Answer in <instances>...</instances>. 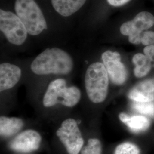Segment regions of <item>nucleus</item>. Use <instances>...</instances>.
<instances>
[{
    "label": "nucleus",
    "instance_id": "1",
    "mask_svg": "<svg viewBox=\"0 0 154 154\" xmlns=\"http://www.w3.org/2000/svg\"><path fill=\"white\" fill-rule=\"evenodd\" d=\"M74 62L65 51L57 48H48L40 53L31 64V70L37 75L67 74L72 72Z\"/></svg>",
    "mask_w": 154,
    "mask_h": 154
},
{
    "label": "nucleus",
    "instance_id": "2",
    "mask_svg": "<svg viewBox=\"0 0 154 154\" xmlns=\"http://www.w3.org/2000/svg\"><path fill=\"white\" fill-rule=\"evenodd\" d=\"M109 77L103 63L97 62L88 66L85 83L87 95L92 102L100 103L105 101L108 93Z\"/></svg>",
    "mask_w": 154,
    "mask_h": 154
},
{
    "label": "nucleus",
    "instance_id": "3",
    "mask_svg": "<svg viewBox=\"0 0 154 154\" xmlns=\"http://www.w3.org/2000/svg\"><path fill=\"white\" fill-rule=\"evenodd\" d=\"M14 9L29 34L37 35L47 29L44 15L35 0H16Z\"/></svg>",
    "mask_w": 154,
    "mask_h": 154
},
{
    "label": "nucleus",
    "instance_id": "4",
    "mask_svg": "<svg viewBox=\"0 0 154 154\" xmlns=\"http://www.w3.org/2000/svg\"><path fill=\"white\" fill-rule=\"evenodd\" d=\"M81 93L75 86L67 87L66 81L59 78L50 83L43 98V105L50 107L60 103L66 107H72L79 102Z\"/></svg>",
    "mask_w": 154,
    "mask_h": 154
},
{
    "label": "nucleus",
    "instance_id": "5",
    "mask_svg": "<svg viewBox=\"0 0 154 154\" xmlns=\"http://www.w3.org/2000/svg\"><path fill=\"white\" fill-rule=\"evenodd\" d=\"M0 30L11 44H23L28 37V31L22 21L13 12L0 10Z\"/></svg>",
    "mask_w": 154,
    "mask_h": 154
},
{
    "label": "nucleus",
    "instance_id": "6",
    "mask_svg": "<svg viewBox=\"0 0 154 154\" xmlns=\"http://www.w3.org/2000/svg\"><path fill=\"white\" fill-rule=\"evenodd\" d=\"M56 134L65 147L68 154H79L81 151L84 140L75 119L68 118L65 120L57 130Z\"/></svg>",
    "mask_w": 154,
    "mask_h": 154
},
{
    "label": "nucleus",
    "instance_id": "7",
    "mask_svg": "<svg viewBox=\"0 0 154 154\" xmlns=\"http://www.w3.org/2000/svg\"><path fill=\"white\" fill-rule=\"evenodd\" d=\"M154 25V16L149 11H141L132 20L123 23L120 28V32L123 35L128 37L130 43L140 44L143 32L152 28Z\"/></svg>",
    "mask_w": 154,
    "mask_h": 154
},
{
    "label": "nucleus",
    "instance_id": "8",
    "mask_svg": "<svg viewBox=\"0 0 154 154\" xmlns=\"http://www.w3.org/2000/svg\"><path fill=\"white\" fill-rule=\"evenodd\" d=\"M102 59L111 82L116 85H122L127 78V71L121 62L120 54L107 50L102 54Z\"/></svg>",
    "mask_w": 154,
    "mask_h": 154
},
{
    "label": "nucleus",
    "instance_id": "9",
    "mask_svg": "<svg viewBox=\"0 0 154 154\" xmlns=\"http://www.w3.org/2000/svg\"><path fill=\"white\" fill-rule=\"evenodd\" d=\"M42 140L41 135L33 130H27L19 134L9 144L10 148L17 152H31L39 148Z\"/></svg>",
    "mask_w": 154,
    "mask_h": 154
},
{
    "label": "nucleus",
    "instance_id": "10",
    "mask_svg": "<svg viewBox=\"0 0 154 154\" xmlns=\"http://www.w3.org/2000/svg\"><path fill=\"white\" fill-rule=\"evenodd\" d=\"M21 77V69L9 63L0 65V91H4L13 88Z\"/></svg>",
    "mask_w": 154,
    "mask_h": 154
},
{
    "label": "nucleus",
    "instance_id": "11",
    "mask_svg": "<svg viewBox=\"0 0 154 154\" xmlns=\"http://www.w3.org/2000/svg\"><path fill=\"white\" fill-rule=\"evenodd\" d=\"M128 97L133 101L149 102L154 100V78L138 83L128 94Z\"/></svg>",
    "mask_w": 154,
    "mask_h": 154
},
{
    "label": "nucleus",
    "instance_id": "12",
    "mask_svg": "<svg viewBox=\"0 0 154 154\" xmlns=\"http://www.w3.org/2000/svg\"><path fill=\"white\" fill-rule=\"evenodd\" d=\"M119 119L125 124L128 128L134 133H140L148 130L151 121L149 118L143 116H128L125 113H121Z\"/></svg>",
    "mask_w": 154,
    "mask_h": 154
},
{
    "label": "nucleus",
    "instance_id": "13",
    "mask_svg": "<svg viewBox=\"0 0 154 154\" xmlns=\"http://www.w3.org/2000/svg\"><path fill=\"white\" fill-rule=\"evenodd\" d=\"M87 0H51V4L62 16H71L85 5Z\"/></svg>",
    "mask_w": 154,
    "mask_h": 154
},
{
    "label": "nucleus",
    "instance_id": "14",
    "mask_svg": "<svg viewBox=\"0 0 154 154\" xmlns=\"http://www.w3.org/2000/svg\"><path fill=\"white\" fill-rule=\"evenodd\" d=\"M23 126L21 119L16 117H6L1 116L0 118V134L3 137H11L19 132Z\"/></svg>",
    "mask_w": 154,
    "mask_h": 154
},
{
    "label": "nucleus",
    "instance_id": "15",
    "mask_svg": "<svg viewBox=\"0 0 154 154\" xmlns=\"http://www.w3.org/2000/svg\"><path fill=\"white\" fill-rule=\"evenodd\" d=\"M132 62L135 65L134 75L137 78H143L147 75L152 67V62L143 54L137 53L132 57Z\"/></svg>",
    "mask_w": 154,
    "mask_h": 154
},
{
    "label": "nucleus",
    "instance_id": "16",
    "mask_svg": "<svg viewBox=\"0 0 154 154\" xmlns=\"http://www.w3.org/2000/svg\"><path fill=\"white\" fill-rule=\"evenodd\" d=\"M102 146L98 139H88V144L83 147L81 154H102Z\"/></svg>",
    "mask_w": 154,
    "mask_h": 154
},
{
    "label": "nucleus",
    "instance_id": "17",
    "mask_svg": "<svg viewBox=\"0 0 154 154\" xmlns=\"http://www.w3.org/2000/svg\"><path fill=\"white\" fill-rule=\"evenodd\" d=\"M132 107L134 110L142 114L149 116L154 115V103L152 102H143L134 101Z\"/></svg>",
    "mask_w": 154,
    "mask_h": 154
},
{
    "label": "nucleus",
    "instance_id": "18",
    "mask_svg": "<svg viewBox=\"0 0 154 154\" xmlns=\"http://www.w3.org/2000/svg\"><path fill=\"white\" fill-rule=\"evenodd\" d=\"M140 150L138 146L131 142H124L116 147L114 154H140Z\"/></svg>",
    "mask_w": 154,
    "mask_h": 154
},
{
    "label": "nucleus",
    "instance_id": "19",
    "mask_svg": "<svg viewBox=\"0 0 154 154\" xmlns=\"http://www.w3.org/2000/svg\"><path fill=\"white\" fill-rule=\"evenodd\" d=\"M141 44L144 46H148L154 44V32L152 31H145L143 32L141 38Z\"/></svg>",
    "mask_w": 154,
    "mask_h": 154
},
{
    "label": "nucleus",
    "instance_id": "20",
    "mask_svg": "<svg viewBox=\"0 0 154 154\" xmlns=\"http://www.w3.org/2000/svg\"><path fill=\"white\" fill-rule=\"evenodd\" d=\"M144 54L151 62H154V44L146 46L143 49Z\"/></svg>",
    "mask_w": 154,
    "mask_h": 154
},
{
    "label": "nucleus",
    "instance_id": "21",
    "mask_svg": "<svg viewBox=\"0 0 154 154\" xmlns=\"http://www.w3.org/2000/svg\"><path fill=\"white\" fill-rule=\"evenodd\" d=\"M131 0H107V3L112 6L119 7L124 5Z\"/></svg>",
    "mask_w": 154,
    "mask_h": 154
},
{
    "label": "nucleus",
    "instance_id": "22",
    "mask_svg": "<svg viewBox=\"0 0 154 154\" xmlns=\"http://www.w3.org/2000/svg\"></svg>",
    "mask_w": 154,
    "mask_h": 154
}]
</instances>
